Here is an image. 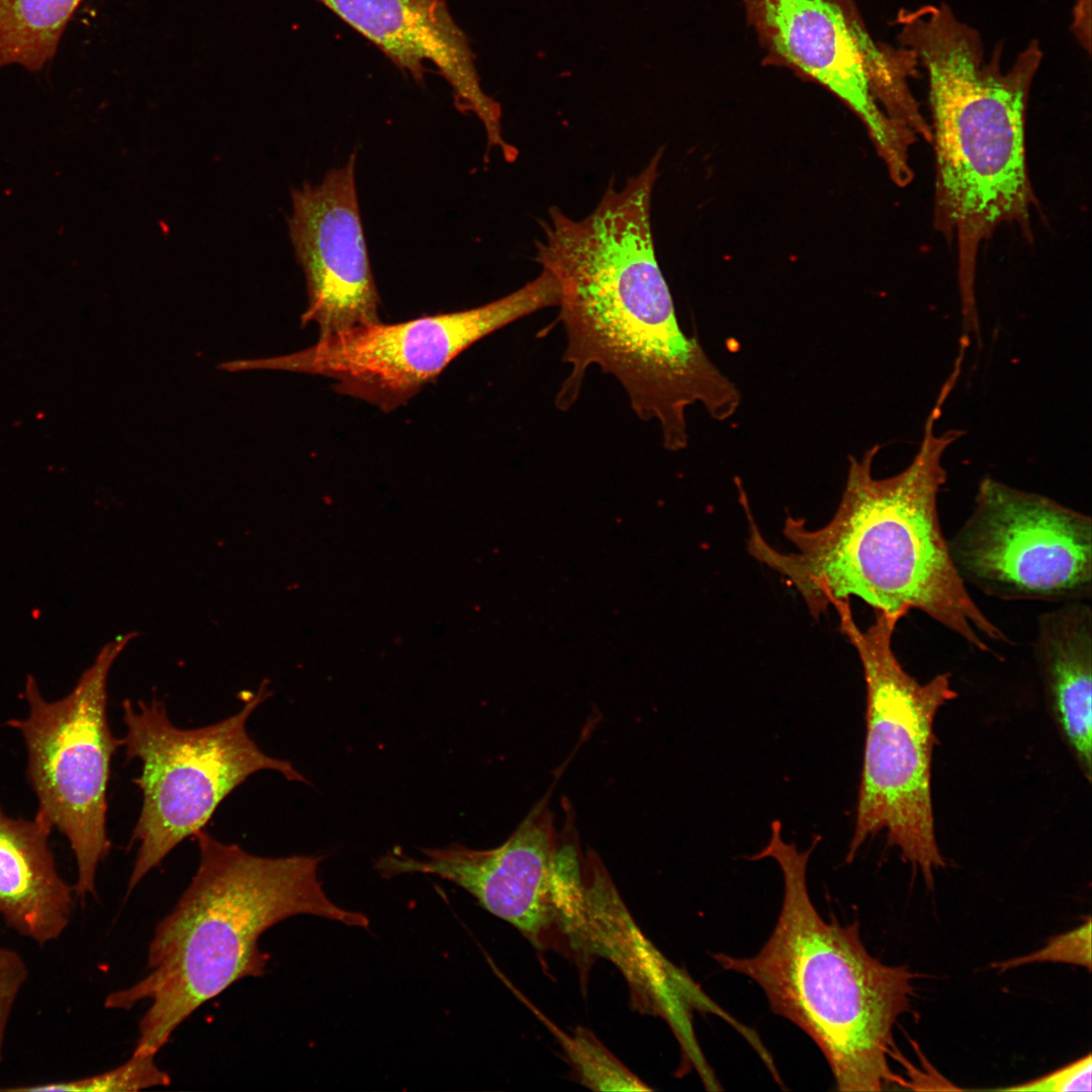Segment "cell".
<instances>
[{
	"mask_svg": "<svg viewBox=\"0 0 1092 1092\" xmlns=\"http://www.w3.org/2000/svg\"><path fill=\"white\" fill-rule=\"evenodd\" d=\"M1065 963L1091 969V919L1072 931L1053 936L1045 946L1022 957L994 964L1004 972L1032 963Z\"/></svg>",
	"mask_w": 1092,
	"mask_h": 1092,
	"instance_id": "cell-20",
	"label": "cell"
},
{
	"mask_svg": "<svg viewBox=\"0 0 1092 1092\" xmlns=\"http://www.w3.org/2000/svg\"><path fill=\"white\" fill-rule=\"evenodd\" d=\"M82 0H0V69L39 71L56 55Z\"/></svg>",
	"mask_w": 1092,
	"mask_h": 1092,
	"instance_id": "cell-17",
	"label": "cell"
},
{
	"mask_svg": "<svg viewBox=\"0 0 1092 1092\" xmlns=\"http://www.w3.org/2000/svg\"><path fill=\"white\" fill-rule=\"evenodd\" d=\"M558 285L545 270L517 290L485 304L318 338L304 350L225 363L229 372L273 369L318 375L334 389L390 413L406 404L461 353L492 333L558 306Z\"/></svg>",
	"mask_w": 1092,
	"mask_h": 1092,
	"instance_id": "cell-8",
	"label": "cell"
},
{
	"mask_svg": "<svg viewBox=\"0 0 1092 1092\" xmlns=\"http://www.w3.org/2000/svg\"><path fill=\"white\" fill-rule=\"evenodd\" d=\"M768 61L818 82L863 121L898 186L913 179L916 136L893 121L880 101L899 83L903 51L875 41L853 0H743Z\"/></svg>",
	"mask_w": 1092,
	"mask_h": 1092,
	"instance_id": "cell-11",
	"label": "cell"
},
{
	"mask_svg": "<svg viewBox=\"0 0 1092 1092\" xmlns=\"http://www.w3.org/2000/svg\"><path fill=\"white\" fill-rule=\"evenodd\" d=\"M655 182L644 169L620 189L609 185L581 219L551 207L534 260L560 293L569 373L557 407L566 411L576 401L586 371L598 366L619 382L639 419L657 423L663 447L679 451L689 444V407L700 404L725 421L741 396L676 318L651 230Z\"/></svg>",
	"mask_w": 1092,
	"mask_h": 1092,
	"instance_id": "cell-1",
	"label": "cell"
},
{
	"mask_svg": "<svg viewBox=\"0 0 1092 1092\" xmlns=\"http://www.w3.org/2000/svg\"><path fill=\"white\" fill-rule=\"evenodd\" d=\"M269 695L265 680L237 714L195 729L176 727L157 699L136 707L122 703L126 760H141L142 772L132 782L143 793L130 838L140 845L126 895L179 843L202 830L251 775L271 769L308 783L289 761L265 754L247 732L248 718Z\"/></svg>",
	"mask_w": 1092,
	"mask_h": 1092,
	"instance_id": "cell-7",
	"label": "cell"
},
{
	"mask_svg": "<svg viewBox=\"0 0 1092 1092\" xmlns=\"http://www.w3.org/2000/svg\"><path fill=\"white\" fill-rule=\"evenodd\" d=\"M835 611L841 633L859 657L867 693L862 769L846 861L885 831L888 845L897 847L931 888L934 871L945 866L935 837L931 796L937 742L933 725L939 709L957 697L950 673L921 684L904 669L893 649L901 619L876 612L873 624L862 630L850 603Z\"/></svg>",
	"mask_w": 1092,
	"mask_h": 1092,
	"instance_id": "cell-6",
	"label": "cell"
},
{
	"mask_svg": "<svg viewBox=\"0 0 1092 1092\" xmlns=\"http://www.w3.org/2000/svg\"><path fill=\"white\" fill-rule=\"evenodd\" d=\"M155 1058V1054L132 1052L130 1058L120 1066L96 1075L33 1086L0 1088V1091L128 1092L168 1086L171 1077L159 1068Z\"/></svg>",
	"mask_w": 1092,
	"mask_h": 1092,
	"instance_id": "cell-19",
	"label": "cell"
},
{
	"mask_svg": "<svg viewBox=\"0 0 1092 1092\" xmlns=\"http://www.w3.org/2000/svg\"><path fill=\"white\" fill-rule=\"evenodd\" d=\"M949 391L942 388L925 424L923 440L901 472L878 479L874 446L850 458L845 488L832 519L809 529L788 517L783 534L794 546L781 551L748 523L749 554L779 573L818 619L857 598L874 612L903 619L917 610L958 635L969 646L995 654L985 641H1013L980 609L950 558L938 511L946 481L942 457L963 432L940 435L934 424Z\"/></svg>",
	"mask_w": 1092,
	"mask_h": 1092,
	"instance_id": "cell-2",
	"label": "cell"
},
{
	"mask_svg": "<svg viewBox=\"0 0 1092 1092\" xmlns=\"http://www.w3.org/2000/svg\"><path fill=\"white\" fill-rule=\"evenodd\" d=\"M1091 1071L1092 1059L1089 1053L1077 1061L1042 1077L1015 1086L1000 1088L999 1090L1043 1092L1090 1091L1092 1088Z\"/></svg>",
	"mask_w": 1092,
	"mask_h": 1092,
	"instance_id": "cell-22",
	"label": "cell"
},
{
	"mask_svg": "<svg viewBox=\"0 0 1092 1092\" xmlns=\"http://www.w3.org/2000/svg\"><path fill=\"white\" fill-rule=\"evenodd\" d=\"M199 863L180 899L156 926L147 974L106 996L108 1009L147 1001L133 1052L155 1054L201 1005L246 978L265 974L263 933L297 915L367 928L368 917L333 902L318 877L320 855L259 856L205 831Z\"/></svg>",
	"mask_w": 1092,
	"mask_h": 1092,
	"instance_id": "cell-4",
	"label": "cell"
},
{
	"mask_svg": "<svg viewBox=\"0 0 1092 1092\" xmlns=\"http://www.w3.org/2000/svg\"><path fill=\"white\" fill-rule=\"evenodd\" d=\"M901 47L926 70L936 159L935 226L956 240L962 306L973 307L981 244L1003 223L1029 232L1035 204L1024 123L1042 60L1037 40L1001 67L1002 47L984 61L980 33L942 3L897 15Z\"/></svg>",
	"mask_w": 1092,
	"mask_h": 1092,
	"instance_id": "cell-3",
	"label": "cell"
},
{
	"mask_svg": "<svg viewBox=\"0 0 1092 1092\" xmlns=\"http://www.w3.org/2000/svg\"><path fill=\"white\" fill-rule=\"evenodd\" d=\"M768 843L750 859L770 857L782 872L784 895L776 927L750 958L714 953L725 970L763 990L771 1011L801 1028L820 1049L840 1091H881L904 1083L890 1068L893 1029L908 1011L915 974L871 956L858 923L825 921L810 898L806 871L811 846L799 850L770 824Z\"/></svg>",
	"mask_w": 1092,
	"mask_h": 1092,
	"instance_id": "cell-5",
	"label": "cell"
},
{
	"mask_svg": "<svg viewBox=\"0 0 1092 1092\" xmlns=\"http://www.w3.org/2000/svg\"><path fill=\"white\" fill-rule=\"evenodd\" d=\"M560 848L551 812L540 802L496 847L474 849L452 843L421 850L422 859L392 850L379 857L374 868L385 879L421 873L448 880L542 947L556 925Z\"/></svg>",
	"mask_w": 1092,
	"mask_h": 1092,
	"instance_id": "cell-13",
	"label": "cell"
},
{
	"mask_svg": "<svg viewBox=\"0 0 1092 1092\" xmlns=\"http://www.w3.org/2000/svg\"><path fill=\"white\" fill-rule=\"evenodd\" d=\"M1033 657L1052 719L1090 782L1092 768V609L1054 605L1036 619Z\"/></svg>",
	"mask_w": 1092,
	"mask_h": 1092,
	"instance_id": "cell-15",
	"label": "cell"
},
{
	"mask_svg": "<svg viewBox=\"0 0 1092 1092\" xmlns=\"http://www.w3.org/2000/svg\"><path fill=\"white\" fill-rule=\"evenodd\" d=\"M947 539L965 584L1005 602L1059 605L1092 596V519L992 477Z\"/></svg>",
	"mask_w": 1092,
	"mask_h": 1092,
	"instance_id": "cell-10",
	"label": "cell"
},
{
	"mask_svg": "<svg viewBox=\"0 0 1092 1092\" xmlns=\"http://www.w3.org/2000/svg\"><path fill=\"white\" fill-rule=\"evenodd\" d=\"M51 824L14 819L0 807V918L38 945L59 939L73 915L74 890L60 876L49 846Z\"/></svg>",
	"mask_w": 1092,
	"mask_h": 1092,
	"instance_id": "cell-16",
	"label": "cell"
},
{
	"mask_svg": "<svg viewBox=\"0 0 1092 1092\" xmlns=\"http://www.w3.org/2000/svg\"><path fill=\"white\" fill-rule=\"evenodd\" d=\"M380 50L401 72L423 82L426 62L451 87L454 105L481 121L487 147L505 160L517 149L503 133L502 108L480 85L468 38L445 0H316Z\"/></svg>",
	"mask_w": 1092,
	"mask_h": 1092,
	"instance_id": "cell-14",
	"label": "cell"
},
{
	"mask_svg": "<svg viewBox=\"0 0 1092 1092\" xmlns=\"http://www.w3.org/2000/svg\"><path fill=\"white\" fill-rule=\"evenodd\" d=\"M549 1028L563 1049L580 1082L597 1091H646L651 1090L640 1078L623 1065L586 1028L577 1027L571 1034L565 1033L546 1016L531 1007Z\"/></svg>",
	"mask_w": 1092,
	"mask_h": 1092,
	"instance_id": "cell-18",
	"label": "cell"
},
{
	"mask_svg": "<svg viewBox=\"0 0 1092 1092\" xmlns=\"http://www.w3.org/2000/svg\"><path fill=\"white\" fill-rule=\"evenodd\" d=\"M138 635L130 632L106 644L61 700L46 701L29 675L24 688L28 716L8 722L25 741L37 814L70 842L77 864L73 890L82 899L95 896L97 869L110 848L106 791L111 757L123 745L108 726L107 676L116 657Z\"/></svg>",
	"mask_w": 1092,
	"mask_h": 1092,
	"instance_id": "cell-9",
	"label": "cell"
},
{
	"mask_svg": "<svg viewBox=\"0 0 1092 1092\" xmlns=\"http://www.w3.org/2000/svg\"><path fill=\"white\" fill-rule=\"evenodd\" d=\"M28 975L29 970L22 956L12 948L0 945V1064L4 1060L9 1021Z\"/></svg>",
	"mask_w": 1092,
	"mask_h": 1092,
	"instance_id": "cell-21",
	"label": "cell"
},
{
	"mask_svg": "<svg viewBox=\"0 0 1092 1092\" xmlns=\"http://www.w3.org/2000/svg\"><path fill=\"white\" fill-rule=\"evenodd\" d=\"M356 154L315 185L291 193L289 236L306 284L302 327L315 323L320 338L380 322V297L361 221Z\"/></svg>",
	"mask_w": 1092,
	"mask_h": 1092,
	"instance_id": "cell-12",
	"label": "cell"
}]
</instances>
